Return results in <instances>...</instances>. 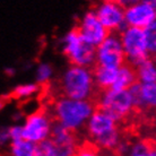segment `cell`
I'll use <instances>...</instances> for the list:
<instances>
[{
    "instance_id": "ac0fdd59",
    "label": "cell",
    "mask_w": 156,
    "mask_h": 156,
    "mask_svg": "<svg viewBox=\"0 0 156 156\" xmlns=\"http://www.w3.org/2000/svg\"><path fill=\"white\" fill-rule=\"evenodd\" d=\"M75 156H101L100 148L88 139H84L78 146L77 153Z\"/></svg>"
},
{
    "instance_id": "7c38bea8",
    "label": "cell",
    "mask_w": 156,
    "mask_h": 156,
    "mask_svg": "<svg viewBox=\"0 0 156 156\" xmlns=\"http://www.w3.org/2000/svg\"><path fill=\"white\" fill-rule=\"evenodd\" d=\"M90 70L93 73L94 80H95L96 86L101 90H111V87L113 86L114 82L117 80L119 69L104 67L96 63L94 66V68H92Z\"/></svg>"
},
{
    "instance_id": "2e32d148",
    "label": "cell",
    "mask_w": 156,
    "mask_h": 156,
    "mask_svg": "<svg viewBox=\"0 0 156 156\" xmlns=\"http://www.w3.org/2000/svg\"><path fill=\"white\" fill-rule=\"evenodd\" d=\"M36 152V145L26 139L12 141L10 156H34Z\"/></svg>"
},
{
    "instance_id": "9c48e42d",
    "label": "cell",
    "mask_w": 156,
    "mask_h": 156,
    "mask_svg": "<svg viewBox=\"0 0 156 156\" xmlns=\"http://www.w3.org/2000/svg\"><path fill=\"white\" fill-rule=\"evenodd\" d=\"M75 28H77L86 42L94 47H100L110 34V31L103 26L93 10L86 12L83 20L75 25Z\"/></svg>"
},
{
    "instance_id": "d6986e66",
    "label": "cell",
    "mask_w": 156,
    "mask_h": 156,
    "mask_svg": "<svg viewBox=\"0 0 156 156\" xmlns=\"http://www.w3.org/2000/svg\"><path fill=\"white\" fill-rule=\"evenodd\" d=\"M34 156H58L55 152V145L50 139L42 141L36 145V152Z\"/></svg>"
},
{
    "instance_id": "603a6c76",
    "label": "cell",
    "mask_w": 156,
    "mask_h": 156,
    "mask_svg": "<svg viewBox=\"0 0 156 156\" xmlns=\"http://www.w3.org/2000/svg\"><path fill=\"white\" fill-rule=\"evenodd\" d=\"M139 1L140 0H121V6H123L125 8H128V7H131L133 5H137L139 4Z\"/></svg>"
},
{
    "instance_id": "5bb4252c",
    "label": "cell",
    "mask_w": 156,
    "mask_h": 156,
    "mask_svg": "<svg viewBox=\"0 0 156 156\" xmlns=\"http://www.w3.org/2000/svg\"><path fill=\"white\" fill-rule=\"evenodd\" d=\"M138 80L141 84L156 83V65L153 58H148L137 67Z\"/></svg>"
},
{
    "instance_id": "d4e9b609",
    "label": "cell",
    "mask_w": 156,
    "mask_h": 156,
    "mask_svg": "<svg viewBox=\"0 0 156 156\" xmlns=\"http://www.w3.org/2000/svg\"><path fill=\"white\" fill-rule=\"evenodd\" d=\"M153 60H154V62H155V65H156V55L153 57Z\"/></svg>"
},
{
    "instance_id": "44dd1931",
    "label": "cell",
    "mask_w": 156,
    "mask_h": 156,
    "mask_svg": "<svg viewBox=\"0 0 156 156\" xmlns=\"http://www.w3.org/2000/svg\"><path fill=\"white\" fill-rule=\"evenodd\" d=\"M8 135H9V138L12 139V141L24 139L23 138V127L15 126V127H12V128L8 129Z\"/></svg>"
},
{
    "instance_id": "7a4b0ae2",
    "label": "cell",
    "mask_w": 156,
    "mask_h": 156,
    "mask_svg": "<svg viewBox=\"0 0 156 156\" xmlns=\"http://www.w3.org/2000/svg\"><path fill=\"white\" fill-rule=\"evenodd\" d=\"M103 90L94 80L93 73L88 68L71 66L61 79L49 86L51 98H67L78 101H93L98 105V98Z\"/></svg>"
},
{
    "instance_id": "52a82bcc",
    "label": "cell",
    "mask_w": 156,
    "mask_h": 156,
    "mask_svg": "<svg viewBox=\"0 0 156 156\" xmlns=\"http://www.w3.org/2000/svg\"><path fill=\"white\" fill-rule=\"evenodd\" d=\"M126 61L120 31H111L100 47H98V63L119 69Z\"/></svg>"
},
{
    "instance_id": "9a60e30c",
    "label": "cell",
    "mask_w": 156,
    "mask_h": 156,
    "mask_svg": "<svg viewBox=\"0 0 156 156\" xmlns=\"http://www.w3.org/2000/svg\"><path fill=\"white\" fill-rule=\"evenodd\" d=\"M41 90H42V86L41 85L37 86V85H32V84L22 85L16 87L15 90H12V94L9 95V98L18 100L22 103H25L27 100H31L32 98H34L35 95L40 96Z\"/></svg>"
},
{
    "instance_id": "277c9868",
    "label": "cell",
    "mask_w": 156,
    "mask_h": 156,
    "mask_svg": "<svg viewBox=\"0 0 156 156\" xmlns=\"http://www.w3.org/2000/svg\"><path fill=\"white\" fill-rule=\"evenodd\" d=\"M98 108L110 114L118 123H121L133 113V102L131 94L128 90H103L98 98Z\"/></svg>"
},
{
    "instance_id": "cb8c5ba5",
    "label": "cell",
    "mask_w": 156,
    "mask_h": 156,
    "mask_svg": "<svg viewBox=\"0 0 156 156\" xmlns=\"http://www.w3.org/2000/svg\"><path fill=\"white\" fill-rule=\"evenodd\" d=\"M106 1H111V2H117V4H120V2H121V0H106Z\"/></svg>"
},
{
    "instance_id": "e0dca14e",
    "label": "cell",
    "mask_w": 156,
    "mask_h": 156,
    "mask_svg": "<svg viewBox=\"0 0 156 156\" xmlns=\"http://www.w3.org/2000/svg\"><path fill=\"white\" fill-rule=\"evenodd\" d=\"M144 30L146 42H147L148 55L151 58H153L156 55V20H154L149 26H147Z\"/></svg>"
},
{
    "instance_id": "30bf717a",
    "label": "cell",
    "mask_w": 156,
    "mask_h": 156,
    "mask_svg": "<svg viewBox=\"0 0 156 156\" xmlns=\"http://www.w3.org/2000/svg\"><path fill=\"white\" fill-rule=\"evenodd\" d=\"M156 20V8L141 1L126 9V23L131 27L146 28Z\"/></svg>"
},
{
    "instance_id": "ffe728a7",
    "label": "cell",
    "mask_w": 156,
    "mask_h": 156,
    "mask_svg": "<svg viewBox=\"0 0 156 156\" xmlns=\"http://www.w3.org/2000/svg\"><path fill=\"white\" fill-rule=\"evenodd\" d=\"M51 77V67L49 65H41L37 70V82L40 85L51 83L49 79Z\"/></svg>"
},
{
    "instance_id": "5b68a950",
    "label": "cell",
    "mask_w": 156,
    "mask_h": 156,
    "mask_svg": "<svg viewBox=\"0 0 156 156\" xmlns=\"http://www.w3.org/2000/svg\"><path fill=\"white\" fill-rule=\"evenodd\" d=\"M121 41L125 50L126 61L133 65L136 68L145 60L151 58L144 28L127 26L121 32Z\"/></svg>"
},
{
    "instance_id": "7402d4cb",
    "label": "cell",
    "mask_w": 156,
    "mask_h": 156,
    "mask_svg": "<svg viewBox=\"0 0 156 156\" xmlns=\"http://www.w3.org/2000/svg\"><path fill=\"white\" fill-rule=\"evenodd\" d=\"M101 156H122L114 149H100Z\"/></svg>"
},
{
    "instance_id": "8992f818",
    "label": "cell",
    "mask_w": 156,
    "mask_h": 156,
    "mask_svg": "<svg viewBox=\"0 0 156 156\" xmlns=\"http://www.w3.org/2000/svg\"><path fill=\"white\" fill-rule=\"evenodd\" d=\"M52 119L44 105H40L35 112L27 117L23 127V138L34 144H40L49 139Z\"/></svg>"
},
{
    "instance_id": "6da1fadb",
    "label": "cell",
    "mask_w": 156,
    "mask_h": 156,
    "mask_svg": "<svg viewBox=\"0 0 156 156\" xmlns=\"http://www.w3.org/2000/svg\"><path fill=\"white\" fill-rule=\"evenodd\" d=\"M52 121H58L73 131L85 133L86 126L98 105L93 101H78L67 98H51L47 94L41 101Z\"/></svg>"
},
{
    "instance_id": "4fadbf2b",
    "label": "cell",
    "mask_w": 156,
    "mask_h": 156,
    "mask_svg": "<svg viewBox=\"0 0 156 156\" xmlns=\"http://www.w3.org/2000/svg\"><path fill=\"white\" fill-rule=\"evenodd\" d=\"M129 156H156V146L152 138H136Z\"/></svg>"
},
{
    "instance_id": "8fae6325",
    "label": "cell",
    "mask_w": 156,
    "mask_h": 156,
    "mask_svg": "<svg viewBox=\"0 0 156 156\" xmlns=\"http://www.w3.org/2000/svg\"><path fill=\"white\" fill-rule=\"evenodd\" d=\"M138 80V73L137 68L131 63L125 61V63L119 68L117 80L111 87L112 90H129L130 86L136 84Z\"/></svg>"
},
{
    "instance_id": "3957f363",
    "label": "cell",
    "mask_w": 156,
    "mask_h": 156,
    "mask_svg": "<svg viewBox=\"0 0 156 156\" xmlns=\"http://www.w3.org/2000/svg\"><path fill=\"white\" fill-rule=\"evenodd\" d=\"M62 51L73 66L92 69L98 63V47L86 42L75 27L63 40Z\"/></svg>"
},
{
    "instance_id": "ba28073f",
    "label": "cell",
    "mask_w": 156,
    "mask_h": 156,
    "mask_svg": "<svg viewBox=\"0 0 156 156\" xmlns=\"http://www.w3.org/2000/svg\"><path fill=\"white\" fill-rule=\"evenodd\" d=\"M103 26L111 31L122 32L127 26L126 23V10L125 7L117 2H111L103 0L93 10Z\"/></svg>"
}]
</instances>
